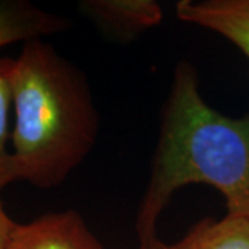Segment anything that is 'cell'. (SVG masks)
<instances>
[{"label": "cell", "mask_w": 249, "mask_h": 249, "mask_svg": "<svg viewBox=\"0 0 249 249\" xmlns=\"http://www.w3.org/2000/svg\"><path fill=\"white\" fill-rule=\"evenodd\" d=\"M188 184L214 187L224 196L229 216L249 219V112L235 118L216 111L201 96L196 67L178 61L136 217L140 249L160 241L162 211Z\"/></svg>", "instance_id": "1"}, {"label": "cell", "mask_w": 249, "mask_h": 249, "mask_svg": "<svg viewBox=\"0 0 249 249\" xmlns=\"http://www.w3.org/2000/svg\"><path fill=\"white\" fill-rule=\"evenodd\" d=\"M11 152L17 180L60 186L97 142L100 118L85 73L43 39L22 46L13 70Z\"/></svg>", "instance_id": "2"}, {"label": "cell", "mask_w": 249, "mask_h": 249, "mask_svg": "<svg viewBox=\"0 0 249 249\" xmlns=\"http://www.w3.org/2000/svg\"><path fill=\"white\" fill-rule=\"evenodd\" d=\"M7 249H104L75 211L46 213L16 224Z\"/></svg>", "instance_id": "3"}, {"label": "cell", "mask_w": 249, "mask_h": 249, "mask_svg": "<svg viewBox=\"0 0 249 249\" xmlns=\"http://www.w3.org/2000/svg\"><path fill=\"white\" fill-rule=\"evenodd\" d=\"M175 9L180 21L219 34L249 60V0H180Z\"/></svg>", "instance_id": "4"}, {"label": "cell", "mask_w": 249, "mask_h": 249, "mask_svg": "<svg viewBox=\"0 0 249 249\" xmlns=\"http://www.w3.org/2000/svg\"><path fill=\"white\" fill-rule=\"evenodd\" d=\"M79 9L106 35L130 40L162 21V9L152 0H86Z\"/></svg>", "instance_id": "5"}, {"label": "cell", "mask_w": 249, "mask_h": 249, "mask_svg": "<svg viewBox=\"0 0 249 249\" xmlns=\"http://www.w3.org/2000/svg\"><path fill=\"white\" fill-rule=\"evenodd\" d=\"M71 22L27 0H0V47L43 39L70 29Z\"/></svg>", "instance_id": "6"}, {"label": "cell", "mask_w": 249, "mask_h": 249, "mask_svg": "<svg viewBox=\"0 0 249 249\" xmlns=\"http://www.w3.org/2000/svg\"><path fill=\"white\" fill-rule=\"evenodd\" d=\"M148 249H249V219L226 214L205 217L173 244L158 241Z\"/></svg>", "instance_id": "7"}, {"label": "cell", "mask_w": 249, "mask_h": 249, "mask_svg": "<svg viewBox=\"0 0 249 249\" xmlns=\"http://www.w3.org/2000/svg\"><path fill=\"white\" fill-rule=\"evenodd\" d=\"M13 70L14 58L0 57V191L17 180L13 152L9 150V140L11 139L9 119L13 108Z\"/></svg>", "instance_id": "8"}, {"label": "cell", "mask_w": 249, "mask_h": 249, "mask_svg": "<svg viewBox=\"0 0 249 249\" xmlns=\"http://www.w3.org/2000/svg\"><path fill=\"white\" fill-rule=\"evenodd\" d=\"M16 224L17 223L13 222L10 219L9 214H7V212L4 211L3 202L0 199V249L9 248L11 234H13V230H14Z\"/></svg>", "instance_id": "9"}]
</instances>
